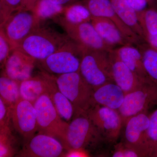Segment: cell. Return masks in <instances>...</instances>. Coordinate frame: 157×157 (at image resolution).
I'll return each mask as SVG.
<instances>
[{
    "label": "cell",
    "mask_w": 157,
    "mask_h": 157,
    "mask_svg": "<svg viewBox=\"0 0 157 157\" xmlns=\"http://www.w3.org/2000/svg\"><path fill=\"white\" fill-rule=\"evenodd\" d=\"M149 7L153 8L157 11V0H150Z\"/></svg>",
    "instance_id": "cell-38"
},
{
    "label": "cell",
    "mask_w": 157,
    "mask_h": 157,
    "mask_svg": "<svg viewBox=\"0 0 157 157\" xmlns=\"http://www.w3.org/2000/svg\"><path fill=\"white\" fill-rule=\"evenodd\" d=\"M64 149V146L58 139L50 135L39 133L25 143L17 155L23 157L63 156Z\"/></svg>",
    "instance_id": "cell-12"
},
{
    "label": "cell",
    "mask_w": 157,
    "mask_h": 157,
    "mask_svg": "<svg viewBox=\"0 0 157 157\" xmlns=\"http://www.w3.org/2000/svg\"><path fill=\"white\" fill-rule=\"evenodd\" d=\"M33 104L36 113L39 133L50 135L58 139L66 150L69 123L61 117L47 94L39 97Z\"/></svg>",
    "instance_id": "cell-4"
},
{
    "label": "cell",
    "mask_w": 157,
    "mask_h": 157,
    "mask_svg": "<svg viewBox=\"0 0 157 157\" xmlns=\"http://www.w3.org/2000/svg\"><path fill=\"white\" fill-rule=\"evenodd\" d=\"M104 141V137L86 113L73 116L68 126L66 150L79 149L87 151Z\"/></svg>",
    "instance_id": "cell-5"
},
{
    "label": "cell",
    "mask_w": 157,
    "mask_h": 157,
    "mask_svg": "<svg viewBox=\"0 0 157 157\" xmlns=\"http://www.w3.org/2000/svg\"><path fill=\"white\" fill-rule=\"evenodd\" d=\"M20 82L1 73L0 77V98L8 106L12 107L21 99L20 93Z\"/></svg>",
    "instance_id": "cell-23"
},
{
    "label": "cell",
    "mask_w": 157,
    "mask_h": 157,
    "mask_svg": "<svg viewBox=\"0 0 157 157\" xmlns=\"http://www.w3.org/2000/svg\"><path fill=\"white\" fill-rule=\"evenodd\" d=\"M113 157H144L140 151L126 146L123 143L117 144L112 153Z\"/></svg>",
    "instance_id": "cell-32"
},
{
    "label": "cell",
    "mask_w": 157,
    "mask_h": 157,
    "mask_svg": "<svg viewBox=\"0 0 157 157\" xmlns=\"http://www.w3.org/2000/svg\"><path fill=\"white\" fill-rule=\"evenodd\" d=\"M11 108L0 98V128L10 126Z\"/></svg>",
    "instance_id": "cell-33"
},
{
    "label": "cell",
    "mask_w": 157,
    "mask_h": 157,
    "mask_svg": "<svg viewBox=\"0 0 157 157\" xmlns=\"http://www.w3.org/2000/svg\"><path fill=\"white\" fill-rule=\"evenodd\" d=\"M54 19L69 38L82 48L108 52L114 49L104 42L90 21L80 24L70 23L61 16H58Z\"/></svg>",
    "instance_id": "cell-9"
},
{
    "label": "cell",
    "mask_w": 157,
    "mask_h": 157,
    "mask_svg": "<svg viewBox=\"0 0 157 157\" xmlns=\"http://www.w3.org/2000/svg\"><path fill=\"white\" fill-rule=\"evenodd\" d=\"M105 141L114 143L117 140L124 126L118 110L96 104L86 113Z\"/></svg>",
    "instance_id": "cell-10"
},
{
    "label": "cell",
    "mask_w": 157,
    "mask_h": 157,
    "mask_svg": "<svg viewBox=\"0 0 157 157\" xmlns=\"http://www.w3.org/2000/svg\"><path fill=\"white\" fill-rule=\"evenodd\" d=\"M138 21L143 32L144 39L157 36V11L149 7L137 12Z\"/></svg>",
    "instance_id": "cell-27"
},
{
    "label": "cell",
    "mask_w": 157,
    "mask_h": 157,
    "mask_svg": "<svg viewBox=\"0 0 157 157\" xmlns=\"http://www.w3.org/2000/svg\"><path fill=\"white\" fill-rule=\"evenodd\" d=\"M11 122L25 143L38 132L36 113L34 104L20 99L11 108Z\"/></svg>",
    "instance_id": "cell-11"
},
{
    "label": "cell",
    "mask_w": 157,
    "mask_h": 157,
    "mask_svg": "<svg viewBox=\"0 0 157 157\" xmlns=\"http://www.w3.org/2000/svg\"><path fill=\"white\" fill-rule=\"evenodd\" d=\"M150 115L145 111L131 117L125 123L124 144L140 151L146 157L143 145L144 136L149 126Z\"/></svg>",
    "instance_id": "cell-14"
},
{
    "label": "cell",
    "mask_w": 157,
    "mask_h": 157,
    "mask_svg": "<svg viewBox=\"0 0 157 157\" xmlns=\"http://www.w3.org/2000/svg\"><path fill=\"white\" fill-rule=\"evenodd\" d=\"M110 1L115 12L124 23L144 41L143 31L138 21L137 13L127 0Z\"/></svg>",
    "instance_id": "cell-21"
},
{
    "label": "cell",
    "mask_w": 157,
    "mask_h": 157,
    "mask_svg": "<svg viewBox=\"0 0 157 157\" xmlns=\"http://www.w3.org/2000/svg\"><path fill=\"white\" fill-rule=\"evenodd\" d=\"M146 157H157V109L150 115V121L144 140Z\"/></svg>",
    "instance_id": "cell-26"
},
{
    "label": "cell",
    "mask_w": 157,
    "mask_h": 157,
    "mask_svg": "<svg viewBox=\"0 0 157 157\" xmlns=\"http://www.w3.org/2000/svg\"><path fill=\"white\" fill-rule=\"evenodd\" d=\"M113 82L126 94L137 89L151 79H142L130 70L119 58L113 49L109 52Z\"/></svg>",
    "instance_id": "cell-16"
},
{
    "label": "cell",
    "mask_w": 157,
    "mask_h": 157,
    "mask_svg": "<svg viewBox=\"0 0 157 157\" xmlns=\"http://www.w3.org/2000/svg\"><path fill=\"white\" fill-rule=\"evenodd\" d=\"M39 1V0H21V4L19 9L32 10L36 3Z\"/></svg>",
    "instance_id": "cell-36"
},
{
    "label": "cell",
    "mask_w": 157,
    "mask_h": 157,
    "mask_svg": "<svg viewBox=\"0 0 157 157\" xmlns=\"http://www.w3.org/2000/svg\"><path fill=\"white\" fill-rule=\"evenodd\" d=\"M55 78L59 90L73 104L74 116L86 113L94 106V90L85 81L79 71L58 75Z\"/></svg>",
    "instance_id": "cell-2"
},
{
    "label": "cell",
    "mask_w": 157,
    "mask_h": 157,
    "mask_svg": "<svg viewBox=\"0 0 157 157\" xmlns=\"http://www.w3.org/2000/svg\"><path fill=\"white\" fill-rule=\"evenodd\" d=\"M83 48L71 39L61 48L39 61L44 72L58 75L79 71Z\"/></svg>",
    "instance_id": "cell-6"
},
{
    "label": "cell",
    "mask_w": 157,
    "mask_h": 157,
    "mask_svg": "<svg viewBox=\"0 0 157 157\" xmlns=\"http://www.w3.org/2000/svg\"><path fill=\"white\" fill-rule=\"evenodd\" d=\"M48 95L61 117L67 122L70 121L74 116V107L70 100L59 90L56 80Z\"/></svg>",
    "instance_id": "cell-22"
},
{
    "label": "cell",
    "mask_w": 157,
    "mask_h": 157,
    "mask_svg": "<svg viewBox=\"0 0 157 157\" xmlns=\"http://www.w3.org/2000/svg\"><path fill=\"white\" fill-rule=\"evenodd\" d=\"M21 0H0V26L20 7Z\"/></svg>",
    "instance_id": "cell-30"
},
{
    "label": "cell",
    "mask_w": 157,
    "mask_h": 157,
    "mask_svg": "<svg viewBox=\"0 0 157 157\" xmlns=\"http://www.w3.org/2000/svg\"><path fill=\"white\" fill-rule=\"evenodd\" d=\"M90 22L104 42L113 48L132 44L125 38L115 24L110 20L92 16Z\"/></svg>",
    "instance_id": "cell-19"
},
{
    "label": "cell",
    "mask_w": 157,
    "mask_h": 157,
    "mask_svg": "<svg viewBox=\"0 0 157 157\" xmlns=\"http://www.w3.org/2000/svg\"><path fill=\"white\" fill-rule=\"evenodd\" d=\"M15 144L11 127L0 128V157L14 156L16 153Z\"/></svg>",
    "instance_id": "cell-29"
},
{
    "label": "cell",
    "mask_w": 157,
    "mask_h": 157,
    "mask_svg": "<svg viewBox=\"0 0 157 157\" xmlns=\"http://www.w3.org/2000/svg\"><path fill=\"white\" fill-rule=\"evenodd\" d=\"M14 49V47L3 33L2 31L0 30V64L1 69H3L7 59Z\"/></svg>",
    "instance_id": "cell-31"
},
{
    "label": "cell",
    "mask_w": 157,
    "mask_h": 157,
    "mask_svg": "<svg viewBox=\"0 0 157 157\" xmlns=\"http://www.w3.org/2000/svg\"><path fill=\"white\" fill-rule=\"evenodd\" d=\"M62 17L70 23L90 22L92 15L87 7L82 1L65 7Z\"/></svg>",
    "instance_id": "cell-25"
},
{
    "label": "cell",
    "mask_w": 157,
    "mask_h": 157,
    "mask_svg": "<svg viewBox=\"0 0 157 157\" xmlns=\"http://www.w3.org/2000/svg\"><path fill=\"white\" fill-rule=\"evenodd\" d=\"M70 39L67 34L40 26L24 39L15 49L39 62L47 58Z\"/></svg>",
    "instance_id": "cell-1"
},
{
    "label": "cell",
    "mask_w": 157,
    "mask_h": 157,
    "mask_svg": "<svg viewBox=\"0 0 157 157\" xmlns=\"http://www.w3.org/2000/svg\"><path fill=\"white\" fill-rule=\"evenodd\" d=\"M55 80V76L43 71L37 76L21 82L20 83L21 98L34 104L42 95L48 94Z\"/></svg>",
    "instance_id": "cell-17"
},
{
    "label": "cell",
    "mask_w": 157,
    "mask_h": 157,
    "mask_svg": "<svg viewBox=\"0 0 157 157\" xmlns=\"http://www.w3.org/2000/svg\"><path fill=\"white\" fill-rule=\"evenodd\" d=\"M41 22L32 10L19 9L0 26V30L15 49L24 39L41 26Z\"/></svg>",
    "instance_id": "cell-7"
},
{
    "label": "cell",
    "mask_w": 157,
    "mask_h": 157,
    "mask_svg": "<svg viewBox=\"0 0 157 157\" xmlns=\"http://www.w3.org/2000/svg\"><path fill=\"white\" fill-rule=\"evenodd\" d=\"M51 1L57 5L66 7L77 2H81L82 0H51Z\"/></svg>",
    "instance_id": "cell-37"
},
{
    "label": "cell",
    "mask_w": 157,
    "mask_h": 157,
    "mask_svg": "<svg viewBox=\"0 0 157 157\" xmlns=\"http://www.w3.org/2000/svg\"><path fill=\"white\" fill-rule=\"evenodd\" d=\"M129 5L137 13L149 7V0H127Z\"/></svg>",
    "instance_id": "cell-34"
},
{
    "label": "cell",
    "mask_w": 157,
    "mask_h": 157,
    "mask_svg": "<svg viewBox=\"0 0 157 157\" xmlns=\"http://www.w3.org/2000/svg\"><path fill=\"white\" fill-rule=\"evenodd\" d=\"M109 52L83 48L79 72L94 90L107 82H114Z\"/></svg>",
    "instance_id": "cell-3"
},
{
    "label": "cell",
    "mask_w": 157,
    "mask_h": 157,
    "mask_svg": "<svg viewBox=\"0 0 157 157\" xmlns=\"http://www.w3.org/2000/svg\"><path fill=\"white\" fill-rule=\"evenodd\" d=\"M64 157H84L89 156L87 151L79 149H70L67 151L65 154Z\"/></svg>",
    "instance_id": "cell-35"
},
{
    "label": "cell",
    "mask_w": 157,
    "mask_h": 157,
    "mask_svg": "<svg viewBox=\"0 0 157 157\" xmlns=\"http://www.w3.org/2000/svg\"><path fill=\"white\" fill-rule=\"evenodd\" d=\"M157 105V85L151 80L145 82L140 87L126 94L118 112L124 124L131 117L148 111Z\"/></svg>",
    "instance_id": "cell-8"
},
{
    "label": "cell",
    "mask_w": 157,
    "mask_h": 157,
    "mask_svg": "<svg viewBox=\"0 0 157 157\" xmlns=\"http://www.w3.org/2000/svg\"><path fill=\"white\" fill-rule=\"evenodd\" d=\"M126 94L114 82L102 85L93 93L94 105H101L118 110L123 103Z\"/></svg>",
    "instance_id": "cell-18"
},
{
    "label": "cell",
    "mask_w": 157,
    "mask_h": 157,
    "mask_svg": "<svg viewBox=\"0 0 157 157\" xmlns=\"http://www.w3.org/2000/svg\"><path fill=\"white\" fill-rule=\"evenodd\" d=\"M137 46L142 54L144 67L147 74L157 85V49L145 41Z\"/></svg>",
    "instance_id": "cell-24"
},
{
    "label": "cell",
    "mask_w": 157,
    "mask_h": 157,
    "mask_svg": "<svg viewBox=\"0 0 157 157\" xmlns=\"http://www.w3.org/2000/svg\"><path fill=\"white\" fill-rule=\"evenodd\" d=\"M37 61L18 49L11 52L2 69L9 77L21 82L32 76Z\"/></svg>",
    "instance_id": "cell-15"
},
{
    "label": "cell",
    "mask_w": 157,
    "mask_h": 157,
    "mask_svg": "<svg viewBox=\"0 0 157 157\" xmlns=\"http://www.w3.org/2000/svg\"><path fill=\"white\" fill-rule=\"evenodd\" d=\"M113 51L119 58L137 76L142 79H150L144 70L142 54L137 46L128 44L114 48Z\"/></svg>",
    "instance_id": "cell-20"
},
{
    "label": "cell",
    "mask_w": 157,
    "mask_h": 157,
    "mask_svg": "<svg viewBox=\"0 0 157 157\" xmlns=\"http://www.w3.org/2000/svg\"><path fill=\"white\" fill-rule=\"evenodd\" d=\"M64 8L51 0H39L32 10L42 21L62 15Z\"/></svg>",
    "instance_id": "cell-28"
},
{
    "label": "cell",
    "mask_w": 157,
    "mask_h": 157,
    "mask_svg": "<svg viewBox=\"0 0 157 157\" xmlns=\"http://www.w3.org/2000/svg\"><path fill=\"white\" fill-rule=\"evenodd\" d=\"M92 16L105 17L114 23L130 43L137 45L144 40L124 23L115 12L110 0H82Z\"/></svg>",
    "instance_id": "cell-13"
}]
</instances>
